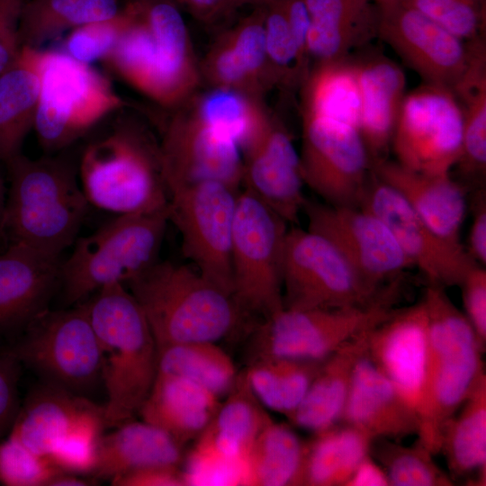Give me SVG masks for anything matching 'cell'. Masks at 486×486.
<instances>
[{"label": "cell", "instance_id": "42", "mask_svg": "<svg viewBox=\"0 0 486 486\" xmlns=\"http://www.w3.org/2000/svg\"><path fill=\"white\" fill-rule=\"evenodd\" d=\"M208 124L230 134L239 146L266 121L262 101L228 88L212 87L194 108Z\"/></svg>", "mask_w": 486, "mask_h": 486}, {"label": "cell", "instance_id": "10", "mask_svg": "<svg viewBox=\"0 0 486 486\" xmlns=\"http://www.w3.org/2000/svg\"><path fill=\"white\" fill-rule=\"evenodd\" d=\"M284 307H364L396 294L397 283L371 287L338 248L323 235L288 229L282 271Z\"/></svg>", "mask_w": 486, "mask_h": 486}, {"label": "cell", "instance_id": "20", "mask_svg": "<svg viewBox=\"0 0 486 486\" xmlns=\"http://www.w3.org/2000/svg\"><path fill=\"white\" fill-rule=\"evenodd\" d=\"M242 184L287 223L297 222L306 198L300 155L284 125L269 115L239 146Z\"/></svg>", "mask_w": 486, "mask_h": 486}, {"label": "cell", "instance_id": "13", "mask_svg": "<svg viewBox=\"0 0 486 486\" xmlns=\"http://www.w3.org/2000/svg\"><path fill=\"white\" fill-rule=\"evenodd\" d=\"M394 296L364 307H284L256 329L255 356L323 361L342 345L370 329L395 309Z\"/></svg>", "mask_w": 486, "mask_h": 486}, {"label": "cell", "instance_id": "37", "mask_svg": "<svg viewBox=\"0 0 486 486\" xmlns=\"http://www.w3.org/2000/svg\"><path fill=\"white\" fill-rule=\"evenodd\" d=\"M373 440L362 430L343 423L315 433L307 442L305 486H346L370 454Z\"/></svg>", "mask_w": 486, "mask_h": 486}, {"label": "cell", "instance_id": "28", "mask_svg": "<svg viewBox=\"0 0 486 486\" xmlns=\"http://www.w3.org/2000/svg\"><path fill=\"white\" fill-rule=\"evenodd\" d=\"M370 329L323 360L303 400L288 418L293 425L315 434L340 423L356 364L367 351Z\"/></svg>", "mask_w": 486, "mask_h": 486}, {"label": "cell", "instance_id": "43", "mask_svg": "<svg viewBox=\"0 0 486 486\" xmlns=\"http://www.w3.org/2000/svg\"><path fill=\"white\" fill-rule=\"evenodd\" d=\"M265 37L274 86L300 87L310 64L298 49L281 0L265 5Z\"/></svg>", "mask_w": 486, "mask_h": 486}, {"label": "cell", "instance_id": "29", "mask_svg": "<svg viewBox=\"0 0 486 486\" xmlns=\"http://www.w3.org/2000/svg\"><path fill=\"white\" fill-rule=\"evenodd\" d=\"M102 435L92 477L113 480L150 466H178L182 448L160 428L144 421L129 420Z\"/></svg>", "mask_w": 486, "mask_h": 486}, {"label": "cell", "instance_id": "4", "mask_svg": "<svg viewBox=\"0 0 486 486\" xmlns=\"http://www.w3.org/2000/svg\"><path fill=\"white\" fill-rule=\"evenodd\" d=\"M84 304L99 345L104 426L115 428L133 419L147 399L157 374L158 346L125 284L104 285Z\"/></svg>", "mask_w": 486, "mask_h": 486}, {"label": "cell", "instance_id": "58", "mask_svg": "<svg viewBox=\"0 0 486 486\" xmlns=\"http://www.w3.org/2000/svg\"><path fill=\"white\" fill-rule=\"evenodd\" d=\"M97 480L92 476L60 471L49 482L48 486H89L95 485Z\"/></svg>", "mask_w": 486, "mask_h": 486}, {"label": "cell", "instance_id": "59", "mask_svg": "<svg viewBox=\"0 0 486 486\" xmlns=\"http://www.w3.org/2000/svg\"><path fill=\"white\" fill-rule=\"evenodd\" d=\"M272 0H224L227 5L234 11L235 9L247 4L257 6H265Z\"/></svg>", "mask_w": 486, "mask_h": 486}, {"label": "cell", "instance_id": "27", "mask_svg": "<svg viewBox=\"0 0 486 486\" xmlns=\"http://www.w3.org/2000/svg\"><path fill=\"white\" fill-rule=\"evenodd\" d=\"M220 403L219 396L187 379L157 373L139 414L183 446L203 432Z\"/></svg>", "mask_w": 486, "mask_h": 486}, {"label": "cell", "instance_id": "2", "mask_svg": "<svg viewBox=\"0 0 486 486\" xmlns=\"http://www.w3.org/2000/svg\"><path fill=\"white\" fill-rule=\"evenodd\" d=\"M127 108L83 149L78 176L89 203L117 215L166 209L160 145Z\"/></svg>", "mask_w": 486, "mask_h": 486}, {"label": "cell", "instance_id": "60", "mask_svg": "<svg viewBox=\"0 0 486 486\" xmlns=\"http://www.w3.org/2000/svg\"><path fill=\"white\" fill-rule=\"evenodd\" d=\"M7 191L0 172V238L3 237V220L5 209Z\"/></svg>", "mask_w": 486, "mask_h": 486}, {"label": "cell", "instance_id": "22", "mask_svg": "<svg viewBox=\"0 0 486 486\" xmlns=\"http://www.w3.org/2000/svg\"><path fill=\"white\" fill-rule=\"evenodd\" d=\"M353 54L360 98L358 130L373 165L388 158L407 83L401 67L384 54L367 47Z\"/></svg>", "mask_w": 486, "mask_h": 486}, {"label": "cell", "instance_id": "56", "mask_svg": "<svg viewBox=\"0 0 486 486\" xmlns=\"http://www.w3.org/2000/svg\"><path fill=\"white\" fill-rule=\"evenodd\" d=\"M184 6L196 19L205 23H214L233 12L224 0H171Z\"/></svg>", "mask_w": 486, "mask_h": 486}, {"label": "cell", "instance_id": "47", "mask_svg": "<svg viewBox=\"0 0 486 486\" xmlns=\"http://www.w3.org/2000/svg\"><path fill=\"white\" fill-rule=\"evenodd\" d=\"M403 1L464 41L485 37L486 0Z\"/></svg>", "mask_w": 486, "mask_h": 486}, {"label": "cell", "instance_id": "25", "mask_svg": "<svg viewBox=\"0 0 486 486\" xmlns=\"http://www.w3.org/2000/svg\"><path fill=\"white\" fill-rule=\"evenodd\" d=\"M373 173L394 188L411 209L443 238L462 244L466 188L450 174L428 175L410 170L389 158L372 165Z\"/></svg>", "mask_w": 486, "mask_h": 486}, {"label": "cell", "instance_id": "35", "mask_svg": "<svg viewBox=\"0 0 486 486\" xmlns=\"http://www.w3.org/2000/svg\"><path fill=\"white\" fill-rule=\"evenodd\" d=\"M307 442L270 417L247 457L248 485L305 486Z\"/></svg>", "mask_w": 486, "mask_h": 486}, {"label": "cell", "instance_id": "44", "mask_svg": "<svg viewBox=\"0 0 486 486\" xmlns=\"http://www.w3.org/2000/svg\"><path fill=\"white\" fill-rule=\"evenodd\" d=\"M104 428V407L94 404L72 423L48 457L64 472L91 476Z\"/></svg>", "mask_w": 486, "mask_h": 486}, {"label": "cell", "instance_id": "36", "mask_svg": "<svg viewBox=\"0 0 486 486\" xmlns=\"http://www.w3.org/2000/svg\"><path fill=\"white\" fill-rule=\"evenodd\" d=\"M300 88L302 113L336 119L358 129L360 98L353 54L311 65Z\"/></svg>", "mask_w": 486, "mask_h": 486}, {"label": "cell", "instance_id": "51", "mask_svg": "<svg viewBox=\"0 0 486 486\" xmlns=\"http://www.w3.org/2000/svg\"><path fill=\"white\" fill-rule=\"evenodd\" d=\"M462 289L464 314L481 344L486 346V270L474 265L459 285Z\"/></svg>", "mask_w": 486, "mask_h": 486}, {"label": "cell", "instance_id": "6", "mask_svg": "<svg viewBox=\"0 0 486 486\" xmlns=\"http://www.w3.org/2000/svg\"><path fill=\"white\" fill-rule=\"evenodd\" d=\"M134 17L113 50L103 60L118 77L157 104H185L199 81L190 36L176 12L158 10Z\"/></svg>", "mask_w": 486, "mask_h": 486}, {"label": "cell", "instance_id": "23", "mask_svg": "<svg viewBox=\"0 0 486 486\" xmlns=\"http://www.w3.org/2000/svg\"><path fill=\"white\" fill-rule=\"evenodd\" d=\"M59 258L11 243L0 254V333L24 328L60 284Z\"/></svg>", "mask_w": 486, "mask_h": 486}, {"label": "cell", "instance_id": "19", "mask_svg": "<svg viewBox=\"0 0 486 486\" xmlns=\"http://www.w3.org/2000/svg\"><path fill=\"white\" fill-rule=\"evenodd\" d=\"M164 177L169 191L218 181L238 189L243 164L236 140L205 122L193 110H179L164 124L159 142Z\"/></svg>", "mask_w": 486, "mask_h": 486}, {"label": "cell", "instance_id": "1", "mask_svg": "<svg viewBox=\"0 0 486 486\" xmlns=\"http://www.w3.org/2000/svg\"><path fill=\"white\" fill-rule=\"evenodd\" d=\"M3 237L49 256L76 240L88 201L78 181V164L68 153L31 159L22 153L5 163Z\"/></svg>", "mask_w": 486, "mask_h": 486}, {"label": "cell", "instance_id": "41", "mask_svg": "<svg viewBox=\"0 0 486 486\" xmlns=\"http://www.w3.org/2000/svg\"><path fill=\"white\" fill-rule=\"evenodd\" d=\"M370 454L384 470L390 486L454 485L449 473L435 462V454L418 441L404 446L400 441L376 438Z\"/></svg>", "mask_w": 486, "mask_h": 486}, {"label": "cell", "instance_id": "11", "mask_svg": "<svg viewBox=\"0 0 486 486\" xmlns=\"http://www.w3.org/2000/svg\"><path fill=\"white\" fill-rule=\"evenodd\" d=\"M11 353L46 382L85 396L102 382L99 345L85 304L43 310L25 327Z\"/></svg>", "mask_w": 486, "mask_h": 486}, {"label": "cell", "instance_id": "18", "mask_svg": "<svg viewBox=\"0 0 486 486\" xmlns=\"http://www.w3.org/2000/svg\"><path fill=\"white\" fill-rule=\"evenodd\" d=\"M358 207L387 225L404 254L429 284L459 286L469 269L476 265L462 244L440 237L394 188L373 171Z\"/></svg>", "mask_w": 486, "mask_h": 486}, {"label": "cell", "instance_id": "12", "mask_svg": "<svg viewBox=\"0 0 486 486\" xmlns=\"http://www.w3.org/2000/svg\"><path fill=\"white\" fill-rule=\"evenodd\" d=\"M238 189L204 181L170 192L169 221L177 228L182 251L208 280L233 295L231 240Z\"/></svg>", "mask_w": 486, "mask_h": 486}, {"label": "cell", "instance_id": "9", "mask_svg": "<svg viewBox=\"0 0 486 486\" xmlns=\"http://www.w3.org/2000/svg\"><path fill=\"white\" fill-rule=\"evenodd\" d=\"M287 222L247 189L238 191L231 240L233 296L263 320L284 308L282 271Z\"/></svg>", "mask_w": 486, "mask_h": 486}, {"label": "cell", "instance_id": "48", "mask_svg": "<svg viewBox=\"0 0 486 486\" xmlns=\"http://www.w3.org/2000/svg\"><path fill=\"white\" fill-rule=\"evenodd\" d=\"M202 75L212 87L228 88L262 101L265 92L240 62L223 32L208 50L202 64Z\"/></svg>", "mask_w": 486, "mask_h": 486}, {"label": "cell", "instance_id": "21", "mask_svg": "<svg viewBox=\"0 0 486 486\" xmlns=\"http://www.w3.org/2000/svg\"><path fill=\"white\" fill-rule=\"evenodd\" d=\"M427 351L428 319L422 300L395 309L369 330L367 355L416 413L424 382Z\"/></svg>", "mask_w": 486, "mask_h": 486}, {"label": "cell", "instance_id": "34", "mask_svg": "<svg viewBox=\"0 0 486 486\" xmlns=\"http://www.w3.org/2000/svg\"><path fill=\"white\" fill-rule=\"evenodd\" d=\"M472 54L461 79L452 89L463 113L462 151L456 167L468 178L486 171V44L485 37L470 40Z\"/></svg>", "mask_w": 486, "mask_h": 486}, {"label": "cell", "instance_id": "57", "mask_svg": "<svg viewBox=\"0 0 486 486\" xmlns=\"http://www.w3.org/2000/svg\"><path fill=\"white\" fill-rule=\"evenodd\" d=\"M346 486H390L382 467L369 454L357 465Z\"/></svg>", "mask_w": 486, "mask_h": 486}, {"label": "cell", "instance_id": "33", "mask_svg": "<svg viewBox=\"0 0 486 486\" xmlns=\"http://www.w3.org/2000/svg\"><path fill=\"white\" fill-rule=\"evenodd\" d=\"M269 415L253 393L245 372L220 402L196 442L230 458L247 462L248 452Z\"/></svg>", "mask_w": 486, "mask_h": 486}, {"label": "cell", "instance_id": "61", "mask_svg": "<svg viewBox=\"0 0 486 486\" xmlns=\"http://www.w3.org/2000/svg\"><path fill=\"white\" fill-rule=\"evenodd\" d=\"M374 2L382 1V0H373Z\"/></svg>", "mask_w": 486, "mask_h": 486}, {"label": "cell", "instance_id": "31", "mask_svg": "<svg viewBox=\"0 0 486 486\" xmlns=\"http://www.w3.org/2000/svg\"><path fill=\"white\" fill-rule=\"evenodd\" d=\"M94 404L85 396L46 382L33 390L19 409L9 436L48 457L72 423Z\"/></svg>", "mask_w": 486, "mask_h": 486}, {"label": "cell", "instance_id": "15", "mask_svg": "<svg viewBox=\"0 0 486 486\" xmlns=\"http://www.w3.org/2000/svg\"><path fill=\"white\" fill-rule=\"evenodd\" d=\"M300 155L304 184L336 206H357L372 163L354 125L324 116L302 113Z\"/></svg>", "mask_w": 486, "mask_h": 486}, {"label": "cell", "instance_id": "7", "mask_svg": "<svg viewBox=\"0 0 486 486\" xmlns=\"http://www.w3.org/2000/svg\"><path fill=\"white\" fill-rule=\"evenodd\" d=\"M168 221V207L122 214L77 238L60 267L59 285L66 303H78L112 283L125 284L155 264Z\"/></svg>", "mask_w": 486, "mask_h": 486}, {"label": "cell", "instance_id": "49", "mask_svg": "<svg viewBox=\"0 0 486 486\" xmlns=\"http://www.w3.org/2000/svg\"><path fill=\"white\" fill-rule=\"evenodd\" d=\"M60 471L49 457L33 453L11 436L0 442L1 484L48 486Z\"/></svg>", "mask_w": 486, "mask_h": 486}, {"label": "cell", "instance_id": "3", "mask_svg": "<svg viewBox=\"0 0 486 486\" xmlns=\"http://www.w3.org/2000/svg\"><path fill=\"white\" fill-rule=\"evenodd\" d=\"M422 301L428 319V351L417 410V441L436 454L446 424L486 379L485 347L446 288L428 284Z\"/></svg>", "mask_w": 486, "mask_h": 486}, {"label": "cell", "instance_id": "26", "mask_svg": "<svg viewBox=\"0 0 486 486\" xmlns=\"http://www.w3.org/2000/svg\"><path fill=\"white\" fill-rule=\"evenodd\" d=\"M304 1L310 66L349 57L377 39L378 11L373 0Z\"/></svg>", "mask_w": 486, "mask_h": 486}, {"label": "cell", "instance_id": "8", "mask_svg": "<svg viewBox=\"0 0 486 486\" xmlns=\"http://www.w3.org/2000/svg\"><path fill=\"white\" fill-rule=\"evenodd\" d=\"M129 104L91 65L62 50H44L34 130L42 148H68Z\"/></svg>", "mask_w": 486, "mask_h": 486}, {"label": "cell", "instance_id": "40", "mask_svg": "<svg viewBox=\"0 0 486 486\" xmlns=\"http://www.w3.org/2000/svg\"><path fill=\"white\" fill-rule=\"evenodd\" d=\"M157 373L187 379L220 398L238 373L230 356L216 342L192 341L158 349Z\"/></svg>", "mask_w": 486, "mask_h": 486}, {"label": "cell", "instance_id": "50", "mask_svg": "<svg viewBox=\"0 0 486 486\" xmlns=\"http://www.w3.org/2000/svg\"><path fill=\"white\" fill-rule=\"evenodd\" d=\"M187 485H248L247 462L196 442L182 471Z\"/></svg>", "mask_w": 486, "mask_h": 486}, {"label": "cell", "instance_id": "45", "mask_svg": "<svg viewBox=\"0 0 486 486\" xmlns=\"http://www.w3.org/2000/svg\"><path fill=\"white\" fill-rule=\"evenodd\" d=\"M134 17L129 1L115 16L86 23L70 31L62 51L86 64L103 61L116 47Z\"/></svg>", "mask_w": 486, "mask_h": 486}, {"label": "cell", "instance_id": "16", "mask_svg": "<svg viewBox=\"0 0 486 486\" xmlns=\"http://www.w3.org/2000/svg\"><path fill=\"white\" fill-rule=\"evenodd\" d=\"M374 4L377 39L390 46L423 83L453 89L469 65L470 40L456 37L403 0Z\"/></svg>", "mask_w": 486, "mask_h": 486}, {"label": "cell", "instance_id": "17", "mask_svg": "<svg viewBox=\"0 0 486 486\" xmlns=\"http://www.w3.org/2000/svg\"><path fill=\"white\" fill-rule=\"evenodd\" d=\"M308 229L329 239L374 289L396 281L414 267L387 225L357 206H336L306 200Z\"/></svg>", "mask_w": 486, "mask_h": 486}, {"label": "cell", "instance_id": "54", "mask_svg": "<svg viewBox=\"0 0 486 486\" xmlns=\"http://www.w3.org/2000/svg\"><path fill=\"white\" fill-rule=\"evenodd\" d=\"M115 486H184L178 466H150L119 476L111 481Z\"/></svg>", "mask_w": 486, "mask_h": 486}, {"label": "cell", "instance_id": "38", "mask_svg": "<svg viewBox=\"0 0 486 486\" xmlns=\"http://www.w3.org/2000/svg\"><path fill=\"white\" fill-rule=\"evenodd\" d=\"M117 0H29L23 2L19 20L22 47L40 49L66 31L115 16Z\"/></svg>", "mask_w": 486, "mask_h": 486}, {"label": "cell", "instance_id": "52", "mask_svg": "<svg viewBox=\"0 0 486 486\" xmlns=\"http://www.w3.org/2000/svg\"><path fill=\"white\" fill-rule=\"evenodd\" d=\"M22 4L23 0H0V75L22 49L19 20Z\"/></svg>", "mask_w": 486, "mask_h": 486}, {"label": "cell", "instance_id": "53", "mask_svg": "<svg viewBox=\"0 0 486 486\" xmlns=\"http://www.w3.org/2000/svg\"><path fill=\"white\" fill-rule=\"evenodd\" d=\"M17 362L12 354L0 357V437L11 429L20 409Z\"/></svg>", "mask_w": 486, "mask_h": 486}, {"label": "cell", "instance_id": "30", "mask_svg": "<svg viewBox=\"0 0 486 486\" xmlns=\"http://www.w3.org/2000/svg\"><path fill=\"white\" fill-rule=\"evenodd\" d=\"M43 58L41 49L22 46L0 75V163L21 153L34 127Z\"/></svg>", "mask_w": 486, "mask_h": 486}, {"label": "cell", "instance_id": "39", "mask_svg": "<svg viewBox=\"0 0 486 486\" xmlns=\"http://www.w3.org/2000/svg\"><path fill=\"white\" fill-rule=\"evenodd\" d=\"M322 362L255 356L244 372L260 403L289 418L303 400Z\"/></svg>", "mask_w": 486, "mask_h": 486}, {"label": "cell", "instance_id": "55", "mask_svg": "<svg viewBox=\"0 0 486 486\" xmlns=\"http://www.w3.org/2000/svg\"><path fill=\"white\" fill-rule=\"evenodd\" d=\"M471 258L478 265H486V198L482 188L472 202V218L468 237V248Z\"/></svg>", "mask_w": 486, "mask_h": 486}, {"label": "cell", "instance_id": "46", "mask_svg": "<svg viewBox=\"0 0 486 486\" xmlns=\"http://www.w3.org/2000/svg\"><path fill=\"white\" fill-rule=\"evenodd\" d=\"M238 58L266 93L274 86L266 49L265 6L256 9L226 31Z\"/></svg>", "mask_w": 486, "mask_h": 486}, {"label": "cell", "instance_id": "5", "mask_svg": "<svg viewBox=\"0 0 486 486\" xmlns=\"http://www.w3.org/2000/svg\"><path fill=\"white\" fill-rule=\"evenodd\" d=\"M125 285L143 310L158 349L217 342L247 316L233 295L193 266L157 261Z\"/></svg>", "mask_w": 486, "mask_h": 486}, {"label": "cell", "instance_id": "24", "mask_svg": "<svg viewBox=\"0 0 486 486\" xmlns=\"http://www.w3.org/2000/svg\"><path fill=\"white\" fill-rule=\"evenodd\" d=\"M340 423L373 439L396 441L418 434L416 410L402 398L366 353L356 364Z\"/></svg>", "mask_w": 486, "mask_h": 486}, {"label": "cell", "instance_id": "14", "mask_svg": "<svg viewBox=\"0 0 486 486\" xmlns=\"http://www.w3.org/2000/svg\"><path fill=\"white\" fill-rule=\"evenodd\" d=\"M462 136L463 113L454 91L422 83L404 96L391 148L405 168L447 175L461 156Z\"/></svg>", "mask_w": 486, "mask_h": 486}, {"label": "cell", "instance_id": "32", "mask_svg": "<svg viewBox=\"0 0 486 486\" xmlns=\"http://www.w3.org/2000/svg\"><path fill=\"white\" fill-rule=\"evenodd\" d=\"M446 424L441 436L448 473L454 482H486V379Z\"/></svg>", "mask_w": 486, "mask_h": 486}]
</instances>
